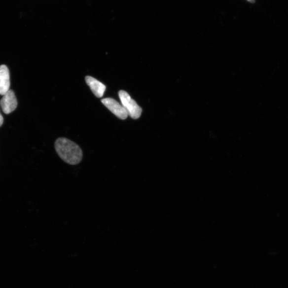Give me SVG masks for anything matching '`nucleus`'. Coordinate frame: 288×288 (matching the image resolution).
I'll list each match as a JSON object with an SVG mask.
<instances>
[{
  "label": "nucleus",
  "mask_w": 288,
  "mask_h": 288,
  "mask_svg": "<svg viewBox=\"0 0 288 288\" xmlns=\"http://www.w3.org/2000/svg\"><path fill=\"white\" fill-rule=\"evenodd\" d=\"M55 147L59 156L69 165H77L82 160V150L73 141L61 137L56 141Z\"/></svg>",
  "instance_id": "obj_1"
},
{
  "label": "nucleus",
  "mask_w": 288,
  "mask_h": 288,
  "mask_svg": "<svg viewBox=\"0 0 288 288\" xmlns=\"http://www.w3.org/2000/svg\"><path fill=\"white\" fill-rule=\"evenodd\" d=\"M17 101L14 91L9 90L2 97L0 104L3 112L8 114L15 110L17 107Z\"/></svg>",
  "instance_id": "obj_4"
},
{
  "label": "nucleus",
  "mask_w": 288,
  "mask_h": 288,
  "mask_svg": "<svg viewBox=\"0 0 288 288\" xmlns=\"http://www.w3.org/2000/svg\"><path fill=\"white\" fill-rule=\"evenodd\" d=\"M119 96L122 106L126 109L128 115L133 119L140 118L142 113V108L135 100L132 99L129 94L124 90H120Z\"/></svg>",
  "instance_id": "obj_2"
},
{
  "label": "nucleus",
  "mask_w": 288,
  "mask_h": 288,
  "mask_svg": "<svg viewBox=\"0 0 288 288\" xmlns=\"http://www.w3.org/2000/svg\"><path fill=\"white\" fill-rule=\"evenodd\" d=\"M85 80L91 90L97 97L101 98L103 96L105 91L107 89L103 83L90 76H87Z\"/></svg>",
  "instance_id": "obj_6"
},
{
  "label": "nucleus",
  "mask_w": 288,
  "mask_h": 288,
  "mask_svg": "<svg viewBox=\"0 0 288 288\" xmlns=\"http://www.w3.org/2000/svg\"><path fill=\"white\" fill-rule=\"evenodd\" d=\"M3 123V117L1 115V113H0V127L2 126Z\"/></svg>",
  "instance_id": "obj_7"
},
{
  "label": "nucleus",
  "mask_w": 288,
  "mask_h": 288,
  "mask_svg": "<svg viewBox=\"0 0 288 288\" xmlns=\"http://www.w3.org/2000/svg\"><path fill=\"white\" fill-rule=\"evenodd\" d=\"M102 103L119 119L125 120L127 118L128 114L126 109L113 98H104L102 100Z\"/></svg>",
  "instance_id": "obj_3"
},
{
  "label": "nucleus",
  "mask_w": 288,
  "mask_h": 288,
  "mask_svg": "<svg viewBox=\"0 0 288 288\" xmlns=\"http://www.w3.org/2000/svg\"><path fill=\"white\" fill-rule=\"evenodd\" d=\"M247 1H250L251 2H254V0H247Z\"/></svg>",
  "instance_id": "obj_8"
},
{
  "label": "nucleus",
  "mask_w": 288,
  "mask_h": 288,
  "mask_svg": "<svg viewBox=\"0 0 288 288\" xmlns=\"http://www.w3.org/2000/svg\"><path fill=\"white\" fill-rule=\"evenodd\" d=\"M10 86L9 71L6 65L0 66V95H4Z\"/></svg>",
  "instance_id": "obj_5"
}]
</instances>
